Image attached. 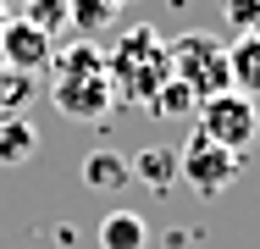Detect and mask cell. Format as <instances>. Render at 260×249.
Here are the masks:
<instances>
[{
  "instance_id": "1",
  "label": "cell",
  "mask_w": 260,
  "mask_h": 249,
  "mask_svg": "<svg viewBox=\"0 0 260 249\" xmlns=\"http://www.w3.org/2000/svg\"><path fill=\"white\" fill-rule=\"evenodd\" d=\"M50 105L67 122H105L116 111V89L105 72V50L94 39H72L50 55Z\"/></svg>"
},
{
  "instance_id": "8",
  "label": "cell",
  "mask_w": 260,
  "mask_h": 249,
  "mask_svg": "<svg viewBox=\"0 0 260 249\" xmlns=\"http://www.w3.org/2000/svg\"><path fill=\"white\" fill-rule=\"evenodd\" d=\"M94 238H100V249H144L150 244V222L139 210H105Z\"/></svg>"
},
{
  "instance_id": "12",
  "label": "cell",
  "mask_w": 260,
  "mask_h": 249,
  "mask_svg": "<svg viewBox=\"0 0 260 249\" xmlns=\"http://www.w3.org/2000/svg\"><path fill=\"white\" fill-rule=\"evenodd\" d=\"M133 183H150L155 194H166L172 183H177V149H160V144H150V149H139L133 161Z\"/></svg>"
},
{
  "instance_id": "4",
  "label": "cell",
  "mask_w": 260,
  "mask_h": 249,
  "mask_svg": "<svg viewBox=\"0 0 260 249\" xmlns=\"http://www.w3.org/2000/svg\"><path fill=\"white\" fill-rule=\"evenodd\" d=\"M194 122H200V133H205L210 144L233 149V155H249L260 139V105L249 95H238V89H221V95H210L194 105Z\"/></svg>"
},
{
  "instance_id": "11",
  "label": "cell",
  "mask_w": 260,
  "mask_h": 249,
  "mask_svg": "<svg viewBox=\"0 0 260 249\" xmlns=\"http://www.w3.org/2000/svg\"><path fill=\"white\" fill-rule=\"evenodd\" d=\"M39 155V128L17 111V116H0V166H22Z\"/></svg>"
},
{
  "instance_id": "7",
  "label": "cell",
  "mask_w": 260,
  "mask_h": 249,
  "mask_svg": "<svg viewBox=\"0 0 260 249\" xmlns=\"http://www.w3.org/2000/svg\"><path fill=\"white\" fill-rule=\"evenodd\" d=\"M227 72H233V89L260 105V28L255 34H238L227 45Z\"/></svg>"
},
{
  "instance_id": "14",
  "label": "cell",
  "mask_w": 260,
  "mask_h": 249,
  "mask_svg": "<svg viewBox=\"0 0 260 249\" xmlns=\"http://www.w3.org/2000/svg\"><path fill=\"white\" fill-rule=\"evenodd\" d=\"M194 105H200V100L188 95V89H183L177 78H166V89H160V95L150 100V111H155V116H166V122H177V116H188Z\"/></svg>"
},
{
  "instance_id": "5",
  "label": "cell",
  "mask_w": 260,
  "mask_h": 249,
  "mask_svg": "<svg viewBox=\"0 0 260 249\" xmlns=\"http://www.w3.org/2000/svg\"><path fill=\"white\" fill-rule=\"evenodd\" d=\"M238 172H244V155H233V149L210 144L200 128L188 133V144L177 149V177H183L194 194H205V199L227 194V189L238 183Z\"/></svg>"
},
{
  "instance_id": "13",
  "label": "cell",
  "mask_w": 260,
  "mask_h": 249,
  "mask_svg": "<svg viewBox=\"0 0 260 249\" xmlns=\"http://www.w3.org/2000/svg\"><path fill=\"white\" fill-rule=\"evenodd\" d=\"M34 95H39V83H34L28 72H17V67H6V61H0V116H17Z\"/></svg>"
},
{
  "instance_id": "3",
  "label": "cell",
  "mask_w": 260,
  "mask_h": 249,
  "mask_svg": "<svg viewBox=\"0 0 260 249\" xmlns=\"http://www.w3.org/2000/svg\"><path fill=\"white\" fill-rule=\"evenodd\" d=\"M166 55H172V78L194 100H210V95H221V89H233L227 45H221L216 34H205V28H188V34L166 39Z\"/></svg>"
},
{
  "instance_id": "16",
  "label": "cell",
  "mask_w": 260,
  "mask_h": 249,
  "mask_svg": "<svg viewBox=\"0 0 260 249\" xmlns=\"http://www.w3.org/2000/svg\"><path fill=\"white\" fill-rule=\"evenodd\" d=\"M17 6H22V0H0V34H6V22L17 17Z\"/></svg>"
},
{
  "instance_id": "6",
  "label": "cell",
  "mask_w": 260,
  "mask_h": 249,
  "mask_svg": "<svg viewBox=\"0 0 260 249\" xmlns=\"http://www.w3.org/2000/svg\"><path fill=\"white\" fill-rule=\"evenodd\" d=\"M50 55H55V39L45 28H34L28 17H11V22H6V34H0V61H6V67L39 78V72L50 67Z\"/></svg>"
},
{
  "instance_id": "9",
  "label": "cell",
  "mask_w": 260,
  "mask_h": 249,
  "mask_svg": "<svg viewBox=\"0 0 260 249\" xmlns=\"http://www.w3.org/2000/svg\"><path fill=\"white\" fill-rule=\"evenodd\" d=\"M83 183H89L94 194H122V189L133 183V166H127V155H116V149H94V155H83Z\"/></svg>"
},
{
  "instance_id": "2",
  "label": "cell",
  "mask_w": 260,
  "mask_h": 249,
  "mask_svg": "<svg viewBox=\"0 0 260 249\" xmlns=\"http://www.w3.org/2000/svg\"><path fill=\"white\" fill-rule=\"evenodd\" d=\"M105 72H111V89H116V105H144L166 89L172 78V55H166V34L150 28V22H133L122 28V39L105 55Z\"/></svg>"
},
{
  "instance_id": "15",
  "label": "cell",
  "mask_w": 260,
  "mask_h": 249,
  "mask_svg": "<svg viewBox=\"0 0 260 249\" xmlns=\"http://www.w3.org/2000/svg\"><path fill=\"white\" fill-rule=\"evenodd\" d=\"M221 11H227V22L238 34H255L260 28V0H221Z\"/></svg>"
},
{
  "instance_id": "10",
  "label": "cell",
  "mask_w": 260,
  "mask_h": 249,
  "mask_svg": "<svg viewBox=\"0 0 260 249\" xmlns=\"http://www.w3.org/2000/svg\"><path fill=\"white\" fill-rule=\"evenodd\" d=\"M116 17H122V0H67V28L78 39H100Z\"/></svg>"
}]
</instances>
